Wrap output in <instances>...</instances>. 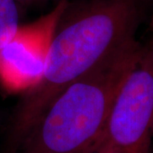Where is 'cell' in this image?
<instances>
[{"instance_id":"1","label":"cell","mask_w":153,"mask_h":153,"mask_svg":"<svg viewBox=\"0 0 153 153\" xmlns=\"http://www.w3.org/2000/svg\"><path fill=\"white\" fill-rule=\"evenodd\" d=\"M135 0L69 2L56 26L44 72L12 115L1 153H18L33 126L66 88L105 59L137 42Z\"/></svg>"},{"instance_id":"2","label":"cell","mask_w":153,"mask_h":153,"mask_svg":"<svg viewBox=\"0 0 153 153\" xmlns=\"http://www.w3.org/2000/svg\"><path fill=\"white\" fill-rule=\"evenodd\" d=\"M142 49L137 41L66 88L33 126L18 153L91 152L115 95Z\"/></svg>"},{"instance_id":"3","label":"cell","mask_w":153,"mask_h":153,"mask_svg":"<svg viewBox=\"0 0 153 153\" xmlns=\"http://www.w3.org/2000/svg\"><path fill=\"white\" fill-rule=\"evenodd\" d=\"M152 137L153 43L143 46L123 79L94 146L109 145L128 153H149Z\"/></svg>"},{"instance_id":"4","label":"cell","mask_w":153,"mask_h":153,"mask_svg":"<svg viewBox=\"0 0 153 153\" xmlns=\"http://www.w3.org/2000/svg\"><path fill=\"white\" fill-rule=\"evenodd\" d=\"M69 4L60 0L48 14L27 25L0 49V83L9 92H27L42 78L49 46L61 15Z\"/></svg>"},{"instance_id":"5","label":"cell","mask_w":153,"mask_h":153,"mask_svg":"<svg viewBox=\"0 0 153 153\" xmlns=\"http://www.w3.org/2000/svg\"><path fill=\"white\" fill-rule=\"evenodd\" d=\"M16 0H0V49L16 35L20 24V10Z\"/></svg>"},{"instance_id":"6","label":"cell","mask_w":153,"mask_h":153,"mask_svg":"<svg viewBox=\"0 0 153 153\" xmlns=\"http://www.w3.org/2000/svg\"><path fill=\"white\" fill-rule=\"evenodd\" d=\"M91 153H128L120 150L118 148L111 146L109 145H97L94 146L92 150Z\"/></svg>"},{"instance_id":"7","label":"cell","mask_w":153,"mask_h":153,"mask_svg":"<svg viewBox=\"0 0 153 153\" xmlns=\"http://www.w3.org/2000/svg\"><path fill=\"white\" fill-rule=\"evenodd\" d=\"M16 2L22 8H26L32 5V0H16Z\"/></svg>"},{"instance_id":"8","label":"cell","mask_w":153,"mask_h":153,"mask_svg":"<svg viewBox=\"0 0 153 153\" xmlns=\"http://www.w3.org/2000/svg\"><path fill=\"white\" fill-rule=\"evenodd\" d=\"M48 0H32V4H38V3H44V2H46Z\"/></svg>"}]
</instances>
